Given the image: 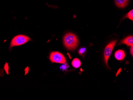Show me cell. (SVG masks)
Listing matches in <instances>:
<instances>
[{"label":"cell","mask_w":133,"mask_h":100,"mask_svg":"<svg viewBox=\"0 0 133 100\" xmlns=\"http://www.w3.org/2000/svg\"><path fill=\"white\" fill-rule=\"evenodd\" d=\"M63 43L67 49L74 50L78 45V39L74 34L71 33L66 34L63 38Z\"/></svg>","instance_id":"obj_1"},{"label":"cell","mask_w":133,"mask_h":100,"mask_svg":"<svg viewBox=\"0 0 133 100\" xmlns=\"http://www.w3.org/2000/svg\"><path fill=\"white\" fill-rule=\"evenodd\" d=\"M31 40V39L25 35H18L14 37L12 39L10 44V47L11 48L14 46L22 45L26 44L28 41Z\"/></svg>","instance_id":"obj_2"},{"label":"cell","mask_w":133,"mask_h":100,"mask_svg":"<svg viewBox=\"0 0 133 100\" xmlns=\"http://www.w3.org/2000/svg\"><path fill=\"white\" fill-rule=\"evenodd\" d=\"M117 42V40H115L112 41L109 44H108L107 45L105 48V50H104V61H105L106 65L108 68H109V67H108V59H109V58L110 55L112 54V51L113 50L114 48V46L116 44Z\"/></svg>","instance_id":"obj_3"},{"label":"cell","mask_w":133,"mask_h":100,"mask_svg":"<svg viewBox=\"0 0 133 100\" xmlns=\"http://www.w3.org/2000/svg\"><path fill=\"white\" fill-rule=\"evenodd\" d=\"M50 59L51 62L57 63L65 64L66 60L64 56L58 52H53L51 54Z\"/></svg>","instance_id":"obj_4"},{"label":"cell","mask_w":133,"mask_h":100,"mask_svg":"<svg viewBox=\"0 0 133 100\" xmlns=\"http://www.w3.org/2000/svg\"><path fill=\"white\" fill-rule=\"evenodd\" d=\"M124 44L128 46L132 47L133 46V37L132 36L127 37L125 38L122 41L120 42L119 44Z\"/></svg>","instance_id":"obj_5"},{"label":"cell","mask_w":133,"mask_h":100,"mask_svg":"<svg viewBox=\"0 0 133 100\" xmlns=\"http://www.w3.org/2000/svg\"><path fill=\"white\" fill-rule=\"evenodd\" d=\"M125 56L124 51L122 50L117 51L115 53V57L118 60H122Z\"/></svg>","instance_id":"obj_6"},{"label":"cell","mask_w":133,"mask_h":100,"mask_svg":"<svg viewBox=\"0 0 133 100\" xmlns=\"http://www.w3.org/2000/svg\"><path fill=\"white\" fill-rule=\"evenodd\" d=\"M129 0H115L116 4L118 7L124 8L126 6Z\"/></svg>","instance_id":"obj_7"},{"label":"cell","mask_w":133,"mask_h":100,"mask_svg":"<svg viewBox=\"0 0 133 100\" xmlns=\"http://www.w3.org/2000/svg\"><path fill=\"white\" fill-rule=\"evenodd\" d=\"M72 65L74 68H78L80 67L81 65V62L78 59L75 58L72 61Z\"/></svg>","instance_id":"obj_8"},{"label":"cell","mask_w":133,"mask_h":100,"mask_svg":"<svg viewBox=\"0 0 133 100\" xmlns=\"http://www.w3.org/2000/svg\"><path fill=\"white\" fill-rule=\"evenodd\" d=\"M129 18L130 20L133 21V10H131L125 16V18Z\"/></svg>","instance_id":"obj_9"},{"label":"cell","mask_w":133,"mask_h":100,"mask_svg":"<svg viewBox=\"0 0 133 100\" xmlns=\"http://www.w3.org/2000/svg\"><path fill=\"white\" fill-rule=\"evenodd\" d=\"M86 48H81L80 49L79 51H78V53L81 56H83L85 55L86 53Z\"/></svg>","instance_id":"obj_10"},{"label":"cell","mask_w":133,"mask_h":100,"mask_svg":"<svg viewBox=\"0 0 133 100\" xmlns=\"http://www.w3.org/2000/svg\"><path fill=\"white\" fill-rule=\"evenodd\" d=\"M133 46L131 47V48L130 49V53L131 54V55L133 56Z\"/></svg>","instance_id":"obj_11"}]
</instances>
